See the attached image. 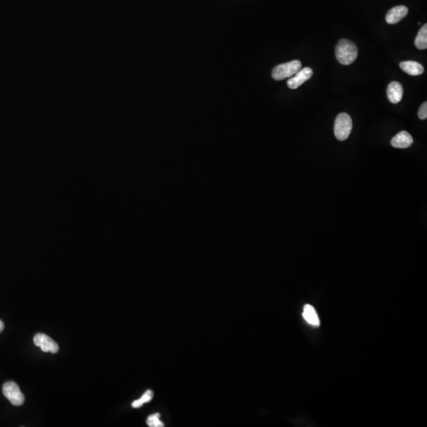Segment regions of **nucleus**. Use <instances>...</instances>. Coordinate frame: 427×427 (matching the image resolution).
<instances>
[{
    "instance_id": "obj_1",
    "label": "nucleus",
    "mask_w": 427,
    "mask_h": 427,
    "mask_svg": "<svg viewBox=\"0 0 427 427\" xmlns=\"http://www.w3.org/2000/svg\"><path fill=\"white\" fill-rule=\"evenodd\" d=\"M358 47L351 40L343 39L338 42L336 47V56L341 64L350 65L357 59Z\"/></svg>"
},
{
    "instance_id": "obj_2",
    "label": "nucleus",
    "mask_w": 427,
    "mask_h": 427,
    "mask_svg": "<svg viewBox=\"0 0 427 427\" xmlns=\"http://www.w3.org/2000/svg\"><path fill=\"white\" fill-rule=\"evenodd\" d=\"M353 123L351 116L348 113L342 112L339 114L335 120V136L338 140L344 141L348 139L352 131Z\"/></svg>"
},
{
    "instance_id": "obj_3",
    "label": "nucleus",
    "mask_w": 427,
    "mask_h": 427,
    "mask_svg": "<svg viewBox=\"0 0 427 427\" xmlns=\"http://www.w3.org/2000/svg\"><path fill=\"white\" fill-rule=\"evenodd\" d=\"M302 69V63L299 60H293L275 66L272 70L274 79L281 81L285 78H291Z\"/></svg>"
},
{
    "instance_id": "obj_4",
    "label": "nucleus",
    "mask_w": 427,
    "mask_h": 427,
    "mask_svg": "<svg viewBox=\"0 0 427 427\" xmlns=\"http://www.w3.org/2000/svg\"><path fill=\"white\" fill-rule=\"evenodd\" d=\"M2 393L13 406H21L25 402V397L15 382H8L4 384Z\"/></svg>"
},
{
    "instance_id": "obj_5",
    "label": "nucleus",
    "mask_w": 427,
    "mask_h": 427,
    "mask_svg": "<svg viewBox=\"0 0 427 427\" xmlns=\"http://www.w3.org/2000/svg\"><path fill=\"white\" fill-rule=\"evenodd\" d=\"M33 343L44 352L55 354L59 351V346L49 336L43 333H38L33 337Z\"/></svg>"
},
{
    "instance_id": "obj_6",
    "label": "nucleus",
    "mask_w": 427,
    "mask_h": 427,
    "mask_svg": "<svg viewBox=\"0 0 427 427\" xmlns=\"http://www.w3.org/2000/svg\"><path fill=\"white\" fill-rule=\"evenodd\" d=\"M313 74V70L310 67H304V68L301 69L287 81V85H288L289 88L292 89H297L300 85H302L304 82L310 79Z\"/></svg>"
},
{
    "instance_id": "obj_7",
    "label": "nucleus",
    "mask_w": 427,
    "mask_h": 427,
    "mask_svg": "<svg viewBox=\"0 0 427 427\" xmlns=\"http://www.w3.org/2000/svg\"><path fill=\"white\" fill-rule=\"evenodd\" d=\"M413 143V138L406 131H402L393 137L391 140L392 146L396 148H408Z\"/></svg>"
},
{
    "instance_id": "obj_8",
    "label": "nucleus",
    "mask_w": 427,
    "mask_h": 427,
    "mask_svg": "<svg viewBox=\"0 0 427 427\" xmlns=\"http://www.w3.org/2000/svg\"><path fill=\"white\" fill-rule=\"evenodd\" d=\"M404 94L403 85L398 82L389 83L387 89L388 98L393 104H397L402 100Z\"/></svg>"
},
{
    "instance_id": "obj_9",
    "label": "nucleus",
    "mask_w": 427,
    "mask_h": 427,
    "mask_svg": "<svg viewBox=\"0 0 427 427\" xmlns=\"http://www.w3.org/2000/svg\"><path fill=\"white\" fill-rule=\"evenodd\" d=\"M408 13V9L405 6H397L392 8L387 14L386 20L389 24H397L401 21L404 17H406Z\"/></svg>"
},
{
    "instance_id": "obj_10",
    "label": "nucleus",
    "mask_w": 427,
    "mask_h": 427,
    "mask_svg": "<svg viewBox=\"0 0 427 427\" xmlns=\"http://www.w3.org/2000/svg\"><path fill=\"white\" fill-rule=\"evenodd\" d=\"M400 66L405 73L410 75H420L424 72L423 65L416 61H404L400 63Z\"/></svg>"
},
{
    "instance_id": "obj_11",
    "label": "nucleus",
    "mask_w": 427,
    "mask_h": 427,
    "mask_svg": "<svg viewBox=\"0 0 427 427\" xmlns=\"http://www.w3.org/2000/svg\"><path fill=\"white\" fill-rule=\"evenodd\" d=\"M304 319L306 322L313 326L318 327L320 325V320L315 309L310 305H306L304 307L302 313Z\"/></svg>"
},
{
    "instance_id": "obj_12",
    "label": "nucleus",
    "mask_w": 427,
    "mask_h": 427,
    "mask_svg": "<svg viewBox=\"0 0 427 427\" xmlns=\"http://www.w3.org/2000/svg\"><path fill=\"white\" fill-rule=\"evenodd\" d=\"M416 47L420 50L427 49V24L420 28V32H418L417 36L415 40Z\"/></svg>"
},
{
    "instance_id": "obj_13",
    "label": "nucleus",
    "mask_w": 427,
    "mask_h": 427,
    "mask_svg": "<svg viewBox=\"0 0 427 427\" xmlns=\"http://www.w3.org/2000/svg\"><path fill=\"white\" fill-rule=\"evenodd\" d=\"M153 397H154V393H153L151 390H147V391L142 395V397H141L140 399L134 401V402L132 403L131 406L134 408H140V407H142V405H144V404H146V403H149L150 401H151Z\"/></svg>"
},
{
    "instance_id": "obj_14",
    "label": "nucleus",
    "mask_w": 427,
    "mask_h": 427,
    "mask_svg": "<svg viewBox=\"0 0 427 427\" xmlns=\"http://www.w3.org/2000/svg\"><path fill=\"white\" fill-rule=\"evenodd\" d=\"M160 414L156 413V414L151 415L149 416L148 419L146 420V424L150 427H164V424L160 420Z\"/></svg>"
},
{
    "instance_id": "obj_15",
    "label": "nucleus",
    "mask_w": 427,
    "mask_h": 427,
    "mask_svg": "<svg viewBox=\"0 0 427 427\" xmlns=\"http://www.w3.org/2000/svg\"><path fill=\"white\" fill-rule=\"evenodd\" d=\"M419 117L420 120H426L427 118V102L425 101L424 104L420 106V110H419Z\"/></svg>"
},
{
    "instance_id": "obj_16",
    "label": "nucleus",
    "mask_w": 427,
    "mask_h": 427,
    "mask_svg": "<svg viewBox=\"0 0 427 427\" xmlns=\"http://www.w3.org/2000/svg\"><path fill=\"white\" fill-rule=\"evenodd\" d=\"M4 329V324L2 321H0V333L3 331Z\"/></svg>"
}]
</instances>
